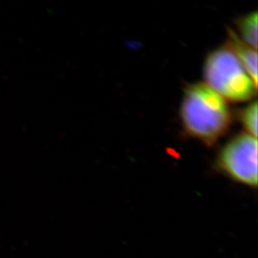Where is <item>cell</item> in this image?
Masks as SVG:
<instances>
[{"label": "cell", "mask_w": 258, "mask_h": 258, "mask_svg": "<svg viewBox=\"0 0 258 258\" xmlns=\"http://www.w3.org/2000/svg\"><path fill=\"white\" fill-rule=\"evenodd\" d=\"M215 171L234 182L257 188V139L246 132L234 136L217 152Z\"/></svg>", "instance_id": "3957f363"}, {"label": "cell", "mask_w": 258, "mask_h": 258, "mask_svg": "<svg viewBox=\"0 0 258 258\" xmlns=\"http://www.w3.org/2000/svg\"><path fill=\"white\" fill-rule=\"evenodd\" d=\"M237 33L240 39L254 49L257 48V13L256 11L241 15L235 20Z\"/></svg>", "instance_id": "5b68a950"}, {"label": "cell", "mask_w": 258, "mask_h": 258, "mask_svg": "<svg viewBox=\"0 0 258 258\" xmlns=\"http://www.w3.org/2000/svg\"><path fill=\"white\" fill-rule=\"evenodd\" d=\"M257 102L254 100L239 110L238 120L246 130V133L257 137Z\"/></svg>", "instance_id": "8992f818"}, {"label": "cell", "mask_w": 258, "mask_h": 258, "mask_svg": "<svg viewBox=\"0 0 258 258\" xmlns=\"http://www.w3.org/2000/svg\"><path fill=\"white\" fill-rule=\"evenodd\" d=\"M179 116L185 134L207 146H212L222 139L232 122L227 100L202 82L185 88Z\"/></svg>", "instance_id": "6da1fadb"}, {"label": "cell", "mask_w": 258, "mask_h": 258, "mask_svg": "<svg viewBox=\"0 0 258 258\" xmlns=\"http://www.w3.org/2000/svg\"><path fill=\"white\" fill-rule=\"evenodd\" d=\"M203 77L205 84L226 100L243 102L256 96L257 86L226 44L207 54Z\"/></svg>", "instance_id": "7a4b0ae2"}, {"label": "cell", "mask_w": 258, "mask_h": 258, "mask_svg": "<svg viewBox=\"0 0 258 258\" xmlns=\"http://www.w3.org/2000/svg\"><path fill=\"white\" fill-rule=\"evenodd\" d=\"M228 39L227 45L236 55L239 62L243 66L254 83L257 86V52L256 49L244 43L234 31L233 29L227 30Z\"/></svg>", "instance_id": "277c9868"}]
</instances>
